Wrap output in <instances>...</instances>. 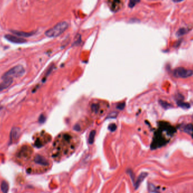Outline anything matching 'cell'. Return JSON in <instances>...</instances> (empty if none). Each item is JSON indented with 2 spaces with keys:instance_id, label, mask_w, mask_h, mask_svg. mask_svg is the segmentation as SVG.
<instances>
[{
  "instance_id": "obj_1",
  "label": "cell",
  "mask_w": 193,
  "mask_h": 193,
  "mask_svg": "<svg viewBox=\"0 0 193 193\" xmlns=\"http://www.w3.org/2000/svg\"><path fill=\"white\" fill-rule=\"evenodd\" d=\"M69 27V23L66 22H61L58 23L54 27L45 32V35L48 37H56L62 33Z\"/></svg>"
},
{
  "instance_id": "obj_2",
  "label": "cell",
  "mask_w": 193,
  "mask_h": 193,
  "mask_svg": "<svg viewBox=\"0 0 193 193\" xmlns=\"http://www.w3.org/2000/svg\"><path fill=\"white\" fill-rule=\"evenodd\" d=\"M25 72V69L22 65H16L6 72L2 77V79H5L8 78H13V77H20L24 74Z\"/></svg>"
},
{
  "instance_id": "obj_3",
  "label": "cell",
  "mask_w": 193,
  "mask_h": 193,
  "mask_svg": "<svg viewBox=\"0 0 193 193\" xmlns=\"http://www.w3.org/2000/svg\"><path fill=\"white\" fill-rule=\"evenodd\" d=\"M173 75L176 78H186L192 76L193 71L190 69H187L183 67H178L173 71Z\"/></svg>"
},
{
  "instance_id": "obj_4",
  "label": "cell",
  "mask_w": 193,
  "mask_h": 193,
  "mask_svg": "<svg viewBox=\"0 0 193 193\" xmlns=\"http://www.w3.org/2000/svg\"><path fill=\"white\" fill-rule=\"evenodd\" d=\"M32 153V148L28 145H24L18 153V156L20 158L27 159L29 158Z\"/></svg>"
},
{
  "instance_id": "obj_5",
  "label": "cell",
  "mask_w": 193,
  "mask_h": 193,
  "mask_svg": "<svg viewBox=\"0 0 193 193\" xmlns=\"http://www.w3.org/2000/svg\"><path fill=\"white\" fill-rule=\"evenodd\" d=\"M5 39L7 40L10 41L11 43H15V44H23V43H26V40L24 39L23 37H20L16 36L10 35V34H7L5 36Z\"/></svg>"
},
{
  "instance_id": "obj_6",
  "label": "cell",
  "mask_w": 193,
  "mask_h": 193,
  "mask_svg": "<svg viewBox=\"0 0 193 193\" xmlns=\"http://www.w3.org/2000/svg\"><path fill=\"white\" fill-rule=\"evenodd\" d=\"M20 134V129L19 128L17 127L13 128L10 132V143L18 139V138L19 137Z\"/></svg>"
},
{
  "instance_id": "obj_7",
  "label": "cell",
  "mask_w": 193,
  "mask_h": 193,
  "mask_svg": "<svg viewBox=\"0 0 193 193\" xmlns=\"http://www.w3.org/2000/svg\"><path fill=\"white\" fill-rule=\"evenodd\" d=\"M13 82V79L11 78L3 79V82L0 83V92L10 87Z\"/></svg>"
},
{
  "instance_id": "obj_8",
  "label": "cell",
  "mask_w": 193,
  "mask_h": 193,
  "mask_svg": "<svg viewBox=\"0 0 193 193\" xmlns=\"http://www.w3.org/2000/svg\"><path fill=\"white\" fill-rule=\"evenodd\" d=\"M34 161L35 163L40 165H42L44 166L48 165V162L47 160L43 156L40 155H36L34 158Z\"/></svg>"
},
{
  "instance_id": "obj_9",
  "label": "cell",
  "mask_w": 193,
  "mask_h": 193,
  "mask_svg": "<svg viewBox=\"0 0 193 193\" xmlns=\"http://www.w3.org/2000/svg\"><path fill=\"white\" fill-rule=\"evenodd\" d=\"M110 7L111 10L113 11H116L119 10L123 6V2L122 1H110Z\"/></svg>"
},
{
  "instance_id": "obj_10",
  "label": "cell",
  "mask_w": 193,
  "mask_h": 193,
  "mask_svg": "<svg viewBox=\"0 0 193 193\" xmlns=\"http://www.w3.org/2000/svg\"><path fill=\"white\" fill-rule=\"evenodd\" d=\"M11 32L13 34L16 36H18V37H29L35 34V32H23V31H16V30H11Z\"/></svg>"
},
{
  "instance_id": "obj_11",
  "label": "cell",
  "mask_w": 193,
  "mask_h": 193,
  "mask_svg": "<svg viewBox=\"0 0 193 193\" xmlns=\"http://www.w3.org/2000/svg\"><path fill=\"white\" fill-rule=\"evenodd\" d=\"M147 175H148V173H146V172H143V173L140 174V175L138 177V178L135 183V188L136 189H137L138 188L140 184H141V182H142L143 180H144V179L147 176Z\"/></svg>"
},
{
  "instance_id": "obj_12",
  "label": "cell",
  "mask_w": 193,
  "mask_h": 193,
  "mask_svg": "<svg viewBox=\"0 0 193 193\" xmlns=\"http://www.w3.org/2000/svg\"><path fill=\"white\" fill-rule=\"evenodd\" d=\"M1 189L3 193H7L9 190V185L6 181H2L1 184Z\"/></svg>"
},
{
  "instance_id": "obj_13",
  "label": "cell",
  "mask_w": 193,
  "mask_h": 193,
  "mask_svg": "<svg viewBox=\"0 0 193 193\" xmlns=\"http://www.w3.org/2000/svg\"><path fill=\"white\" fill-rule=\"evenodd\" d=\"M177 105L180 107L181 108H182L183 109H189L190 108V105L189 103H185V102H183L182 101H181V100H179L177 102Z\"/></svg>"
},
{
  "instance_id": "obj_14",
  "label": "cell",
  "mask_w": 193,
  "mask_h": 193,
  "mask_svg": "<svg viewBox=\"0 0 193 193\" xmlns=\"http://www.w3.org/2000/svg\"><path fill=\"white\" fill-rule=\"evenodd\" d=\"M95 135H96V131L95 130H92V131L90 132L88 139V142L90 144V145H92V144H93L94 142Z\"/></svg>"
},
{
  "instance_id": "obj_15",
  "label": "cell",
  "mask_w": 193,
  "mask_h": 193,
  "mask_svg": "<svg viewBox=\"0 0 193 193\" xmlns=\"http://www.w3.org/2000/svg\"><path fill=\"white\" fill-rule=\"evenodd\" d=\"M186 30L184 28H179L177 32V35L179 36H181L185 35V34L186 33Z\"/></svg>"
},
{
  "instance_id": "obj_16",
  "label": "cell",
  "mask_w": 193,
  "mask_h": 193,
  "mask_svg": "<svg viewBox=\"0 0 193 193\" xmlns=\"http://www.w3.org/2000/svg\"><path fill=\"white\" fill-rule=\"evenodd\" d=\"M149 191L151 192L158 193V191L156 190V188H155V186L154 185L151 184V183H149Z\"/></svg>"
},
{
  "instance_id": "obj_17",
  "label": "cell",
  "mask_w": 193,
  "mask_h": 193,
  "mask_svg": "<svg viewBox=\"0 0 193 193\" xmlns=\"http://www.w3.org/2000/svg\"><path fill=\"white\" fill-rule=\"evenodd\" d=\"M160 104H161V105L164 108H168L171 107V104L169 103H168L166 101H163V100H160L159 101Z\"/></svg>"
},
{
  "instance_id": "obj_18",
  "label": "cell",
  "mask_w": 193,
  "mask_h": 193,
  "mask_svg": "<svg viewBox=\"0 0 193 193\" xmlns=\"http://www.w3.org/2000/svg\"><path fill=\"white\" fill-rule=\"evenodd\" d=\"M98 109H99V106L97 104H93L92 105V110L93 112H94L96 113L98 111Z\"/></svg>"
},
{
  "instance_id": "obj_19",
  "label": "cell",
  "mask_w": 193,
  "mask_h": 193,
  "mask_svg": "<svg viewBox=\"0 0 193 193\" xmlns=\"http://www.w3.org/2000/svg\"><path fill=\"white\" fill-rule=\"evenodd\" d=\"M185 131L186 132H190L193 130V126L192 124H189L185 128Z\"/></svg>"
},
{
  "instance_id": "obj_20",
  "label": "cell",
  "mask_w": 193,
  "mask_h": 193,
  "mask_svg": "<svg viewBox=\"0 0 193 193\" xmlns=\"http://www.w3.org/2000/svg\"><path fill=\"white\" fill-rule=\"evenodd\" d=\"M116 129V125L114 124H111L109 126V129L111 131H114Z\"/></svg>"
},
{
  "instance_id": "obj_21",
  "label": "cell",
  "mask_w": 193,
  "mask_h": 193,
  "mask_svg": "<svg viewBox=\"0 0 193 193\" xmlns=\"http://www.w3.org/2000/svg\"><path fill=\"white\" fill-rule=\"evenodd\" d=\"M45 120H46V118H45V117L43 116V114H41L40 116L39 117V121L40 123H41V124H42V123L44 122L45 121Z\"/></svg>"
},
{
  "instance_id": "obj_22",
  "label": "cell",
  "mask_w": 193,
  "mask_h": 193,
  "mask_svg": "<svg viewBox=\"0 0 193 193\" xmlns=\"http://www.w3.org/2000/svg\"><path fill=\"white\" fill-rule=\"evenodd\" d=\"M137 2V1H130L129 2V6L130 7H133L134 5H135V4Z\"/></svg>"
},
{
  "instance_id": "obj_23",
  "label": "cell",
  "mask_w": 193,
  "mask_h": 193,
  "mask_svg": "<svg viewBox=\"0 0 193 193\" xmlns=\"http://www.w3.org/2000/svg\"><path fill=\"white\" fill-rule=\"evenodd\" d=\"M74 129H75V130H77V131H78L79 130H80V129H80V128H79V126L77 125H75V126L74 127Z\"/></svg>"
}]
</instances>
